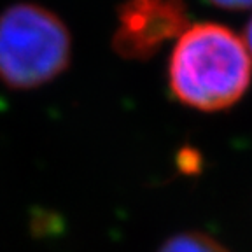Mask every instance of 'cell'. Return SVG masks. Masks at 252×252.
Masks as SVG:
<instances>
[{"instance_id": "cell-4", "label": "cell", "mask_w": 252, "mask_h": 252, "mask_svg": "<svg viewBox=\"0 0 252 252\" xmlns=\"http://www.w3.org/2000/svg\"><path fill=\"white\" fill-rule=\"evenodd\" d=\"M158 252H231L214 236L200 231H184L170 236Z\"/></svg>"}, {"instance_id": "cell-2", "label": "cell", "mask_w": 252, "mask_h": 252, "mask_svg": "<svg viewBox=\"0 0 252 252\" xmlns=\"http://www.w3.org/2000/svg\"><path fill=\"white\" fill-rule=\"evenodd\" d=\"M72 37L58 14L33 2L0 12V81L12 90H33L67 70Z\"/></svg>"}, {"instance_id": "cell-3", "label": "cell", "mask_w": 252, "mask_h": 252, "mask_svg": "<svg viewBox=\"0 0 252 252\" xmlns=\"http://www.w3.org/2000/svg\"><path fill=\"white\" fill-rule=\"evenodd\" d=\"M188 28L184 0H125L118 7L112 49L126 60H149Z\"/></svg>"}, {"instance_id": "cell-5", "label": "cell", "mask_w": 252, "mask_h": 252, "mask_svg": "<svg viewBox=\"0 0 252 252\" xmlns=\"http://www.w3.org/2000/svg\"><path fill=\"white\" fill-rule=\"evenodd\" d=\"M207 2L220 9H231V11L252 7V0H207Z\"/></svg>"}, {"instance_id": "cell-1", "label": "cell", "mask_w": 252, "mask_h": 252, "mask_svg": "<svg viewBox=\"0 0 252 252\" xmlns=\"http://www.w3.org/2000/svg\"><path fill=\"white\" fill-rule=\"evenodd\" d=\"M251 53L244 39L219 23H198L177 39L168 63L175 98L203 112L228 109L251 84Z\"/></svg>"}, {"instance_id": "cell-6", "label": "cell", "mask_w": 252, "mask_h": 252, "mask_svg": "<svg viewBox=\"0 0 252 252\" xmlns=\"http://www.w3.org/2000/svg\"><path fill=\"white\" fill-rule=\"evenodd\" d=\"M244 42H245V46H247L249 53L252 55V18H251V21L247 23V27H245V39H244Z\"/></svg>"}]
</instances>
